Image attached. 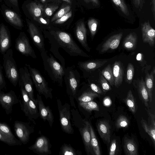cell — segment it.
Segmentation results:
<instances>
[{
	"label": "cell",
	"mask_w": 155,
	"mask_h": 155,
	"mask_svg": "<svg viewBox=\"0 0 155 155\" xmlns=\"http://www.w3.org/2000/svg\"><path fill=\"white\" fill-rule=\"evenodd\" d=\"M49 30L44 31V33L45 38L48 39L50 44L49 50L64 67L65 68V61L59 51L60 48L71 56L91 57L79 47L69 34L59 30Z\"/></svg>",
	"instance_id": "1"
},
{
	"label": "cell",
	"mask_w": 155,
	"mask_h": 155,
	"mask_svg": "<svg viewBox=\"0 0 155 155\" xmlns=\"http://www.w3.org/2000/svg\"><path fill=\"white\" fill-rule=\"evenodd\" d=\"M40 54L46 73L54 83L62 87L65 68L46 50Z\"/></svg>",
	"instance_id": "2"
},
{
	"label": "cell",
	"mask_w": 155,
	"mask_h": 155,
	"mask_svg": "<svg viewBox=\"0 0 155 155\" xmlns=\"http://www.w3.org/2000/svg\"><path fill=\"white\" fill-rule=\"evenodd\" d=\"M64 71V79L66 92L69 98L71 105L76 108L74 99L76 98L79 93L81 76L74 65L65 68Z\"/></svg>",
	"instance_id": "3"
},
{
	"label": "cell",
	"mask_w": 155,
	"mask_h": 155,
	"mask_svg": "<svg viewBox=\"0 0 155 155\" xmlns=\"http://www.w3.org/2000/svg\"><path fill=\"white\" fill-rule=\"evenodd\" d=\"M28 68L36 89L40 95H43L46 99L53 97L52 88L49 87L48 82L37 69L25 64Z\"/></svg>",
	"instance_id": "4"
},
{
	"label": "cell",
	"mask_w": 155,
	"mask_h": 155,
	"mask_svg": "<svg viewBox=\"0 0 155 155\" xmlns=\"http://www.w3.org/2000/svg\"><path fill=\"white\" fill-rule=\"evenodd\" d=\"M3 67L7 78L14 86L19 80V74L11 49L7 51L3 57Z\"/></svg>",
	"instance_id": "5"
},
{
	"label": "cell",
	"mask_w": 155,
	"mask_h": 155,
	"mask_svg": "<svg viewBox=\"0 0 155 155\" xmlns=\"http://www.w3.org/2000/svg\"><path fill=\"white\" fill-rule=\"evenodd\" d=\"M57 101L60 123L62 130L67 134H73L74 130L70 120L71 114L70 105L68 104L62 105L59 99H57Z\"/></svg>",
	"instance_id": "6"
},
{
	"label": "cell",
	"mask_w": 155,
	"mask_h": 155,
	"mask_svg": "<svg viewBox=\"0 0 155 155\" xmlns=\"http://www.w3.org/2000/svg\"><path fill=\"white\" fill-rule=\"evenodd\" d=\"M28 31L32 41L40 53L45 51L44 39L41 31L28 19L26 18Z\"/></svg>",
	"instance_id": "7"
},
{
	"label": "cell",
	"mask_w": 155,
	"mask_h": 155,
	"mask_svg": "<svg viewBox=\"0 0 155 155\" xmlns=\"http://www.w3.org/2000/svg\"><path fill=\"white\" fill-rule=\"evenodd\" d=\"M15 48L17 51L26 56H30L34 58H37L28 38L24 32H21L16 39Z\"/></svg>",
	"instance_id": "8"
},
{
	"label": "cell",
	"mask_w": 155,
	"mask_h": 155,
	"mask_svg": "<svg viewBox=\"0 0 155 155\" xmlns=\"http://www.w3.org/2000/svg\"><path fill=\"white\" fill-rule=\"evenodd\" d=\"M20 79L19 84L22 85L27 93L29 97L32 101L37 102L35 99L33 88V82L26 66L21 68L19 69Z\"/></svg>",
	"instance_id": "9"
},
{
	"label": "cell",
	"mask_w": 155,
	"mask_h": 155,
	"mask_svg": "<svg viewBox=\"0 0 155 155\" xmlns=\"http://www.w3.org/2000/svg\"><path fill=\"white\" fill-rule=\"evenodd\" d=\"M1 12L5 21L14 27L21 29L24 26L21 15L5 4L1 6Z\"/></svg>",
	"instance_id": "10"
},
{
	"label": "cell",
	"mask_w": 155,
	"mask_h": 155,
	"mask_svg": "<svg viewBox=\"0 0 155 155\" xmlns=\"http://www.w3.org/2000/svg\"><path fill=\"white\" fill-rule=\"evenodd\" d=\"M142 39L143 43L153 47L155 41V30L151 26L149 20L141 25Z\"/></svg>",
	"instance_id": "11"
},
{
	"label": "cell",
	"mask_w": 155,
	"mask_h": 155,
	"mask_svg": "<svg viewBox=\"0 0 155 155\" xmlns=\"http://www.w3.org/2000/svg\"><path fill=\"white\" fill-rule=\"evenodd\" d=\"M37 100L40 117L44 121L47 120L50 127H52L54 118L51 109L49 106H45L42 100L41 96L38 94H37Z\"/></svg>",
	"instance_id": "12"
},
{
	"label": "cell",
	"mask_w": 155,
	"mask_h": 155,
	"mask_svg": "<svg viewBox=\"0 0 155 155\" xmlns=\"http://www.w3.org/2000/svg\"><path fill=\"white\" fill-rule=\"evenodd\" d=\"M107 60H91L78 61V66L83 72L84 76L87 73L91 72L100 68L104 64Z\"/></svg>",
	"instance_id": "13"
},
{
	"label": "cell",
	"mask_w": 155,
	"mask_h": 155,
	"mask_svg": "<svg viewBox=\"0 0 155 155\" xmlns=\"http://www.w3.org/2000/svg\"><path fill=\"white\" fill-rule=\"evenodd\" d=\"M75 35L78 41L82 46L88 52H90L91 48L89 46L87 41V29L84 22L81 21L76 25Z\"/></svg>",
	"instance_id": "14"
},
{
	"label": "cell",
	"mask_w": 155,
	"mask_h": 155,
	"mask_svg": "<svg viewBox=\"0 0 155 155\" xmlns=\"http://www.w3.org/2000/svg\"><path fill=\"white\" fill-rule=\"evenodd\" d=\"M22 8L26 9L29 15L35 21L37 18L41 16L44 10L42 5L34 2H31L27 4L24 3Z\"/></svg>",
	"instance_id": "15"
},
{
	"label": "cell",
	"mask_w": 155,
	"mask_h": 155,
	"mask_svg": "<svg viewBox=\"0 0 155 155\" xmlns=\"http://www.w3.org/2000/svg\"><path fill=\"white\" fill-rule=\"evenodd\" d=\"M80 132L87 154L95 155L91 143V135L88 122L84 121V127L80 128Z\"/></svg>",
	"instance_id": "16"
},
{
	"label": "cell",
	"mask_w": 155,
	"mask_h": 155,
	"mask_svg": "<svg viewBox=\"0 0 155 155\" xmlns=\"http://www.w3.org/2000/svg\"><path fill=\"white\" fill-rule=\"evenodd\" d=\"M29 148L41 154H50L51 153L48 140L43 136L38 138L35 143Z\"/></svg>",
	"instance_id": "17"
},
{
	"label": "cell",
	"mask_w": 155,
	"mask_h": 155,
	"mask_svg": "<svg viewBox=\"0 0 155 155\" xmlns=\"http://www.w3.org/2000/svg\"><path fill=\"white\" fill-rule=\"evenodd\" d=\"M123 36V33L120 32L110 36L103 44L101 49V53H104L109 50H114L119 46Z\"/></svg>",
	"instance_id": "18"
},
{
	"label": "cell",
	"mask_w": 155,
	"mask_h": 155,
	"mask_svg": "<svg viewBox=\"0 0 155 155\" xmlns=\"http://www.w3.org/2000/svg\"><path fill=\"white\" fill-rule=\"evenodd\" d=\"M97 129L102 139L107 144L110 139V127L109 122L106 120H100L97 125Z\"/></svg>",
	"instance_id": "19"
},
{
	"label": "cell",
	"mask_w": 155,
	"mask_h": 155,
	"mask_svg": "<svg viewBox=\"0 0 155 155\" xmlns=\"http://www.w3.org/2000/svg\"><path fill=\"white\" fill-rule=\"evenodd\" d=\"M113 74L114 80V86L118 87L122 84L124 75V67L119 61H116L113 64Z\"/></svg>",
	"instance_id": "20"
},
{
	"label": "cell",
	"mask_w": 155,
	"mask_h": 155,
	"mask_svg": "<svg viewBox=\"0 0 155 155\" xmlns=\"http://www.w3.org/2000/svg\"><path fill=\"white\" fill-rule=\"evenodd\" d=\"M10 39L7 27L3 23L0 24V50L4 52L9 48Z\"/></svg>",
	"instance_id": "21"
},
{
	"label": "cell",
	"mask_w": 155,
	"mask_h": 155,
	"mask_svg": "<svg viewBox=\"0 0 155 155\" xmlns=\"http://www.w3.org/2000/svg\"><path fill=\"white\" fill-rule=\"evenodd\" d=\"M136 87L137 88L140 99L144 105L146 107H148L149 100L144 81L142 78L141 80H138L136 81Z\"/></svg>",
	"instance_id": "22"
},
{
	"label": "cell",
	"mask_w": 155,
	"mask_h": 155,
	"mask_svg": "<svg viewBox=\"0 0 155 155\" xmlns=\"http://www.w3.org/2000/svg\"><path fill=\"white\" fill-rule=\"evenodd\" d=\"M14 129L20 140L23 143H26L28 140L30 133L26 126L22 123L17 122L15 124Z\"/></svg>",
	"instance_id": "23"
},
{
	"label": "cell",
	"mask_w": 155,
	"mask_h": 155,
	"mask_svg": "<svg viewBox=\"0 0 155 155\" xmlns=\"http://www.w3.org/2000/svg\"><path fill=\"white\" fill-rule=\"evenodd\" d=\"M155 74V68L154 67L150 74H149L148 72L146 73L145 77L144 82L148 92L149 100L150 102H151L152 101Z\"/></svg>",
	"instance_id": "24"
},
{
	"label": "cell",
	"mask_w": 155,
	"mask_h": 155,
	"mask_svg": "<svg viewBox=\"0 0 155 155\" xmlns=\"http://www.w3.org/2000/svg\"><path fill=\"white\" fill-rule=\"evenodd\" d=\"M124 149L126 155H138L137 145L134 140L131 139L125 138L124 140Z\"/></svg>",
	"instance_id": "25"
},
{
	"label": "cell",
	"mask_w": 155,
	"mask_h": 155,
	"mask_svg": "<svg viewBox=\"0 0 155 155\" xmlns=\"http://www.w3.org/2000/svg\"><path fill=\"white\" fill-rule=\"evenodd\" d=\"M112 3L124 17L128 18L131 15L130 10L125 0H111Z\"/></svg>",
	"instance_id": "26"
},
{
	"label": "cell",
	"mask_w": 155,
	"mask_h": 155,
	"mask_svg": "<svg viewBox=\"0 0 155 155\" xmlns=\"http://www.w3.org/2000/svg\"><path fill=\"white\" fill-rule=\"evenodd\" d=\"M137 41V34L134 32L130 33L124 38L122 43L123 47L128 50H134Z\"/></svg>",
	"instance_id": "27"
},
{
	"label": "cell",
	"mask_w": 155,
	"mask_h": 155,
	"mask_svg": "<svg viewBox=\"0 0 155 155\" xmlns=\"http://www.w3.org/2000/svg\"><path fill=\"white\" fill-rule=\"evenodd\" d=\"M25 115L31 120L35 119L38 117L39 115L38 110L37 101L35 102L30 98Z\"/></svg>",
	"instance_id": "28"
},
{
	"label": "cell",
	"mask_w": 155,
	"mask_h": 155,
	"mask_svg": "<svg viewBox=\"0 0 155 155\" xmlns=\"http://www.w3.org/2000/svg\"><path fill=\"white\" fill-rule=\"evenodd\" d=\"M124 101L129 110L133 113H135L137 110V105L135 99L131 90L129 91Z\"/></svg>",
	"instance_id": "29"
},
{
	"label": "cell",
	"mask_w": 155,
	"mask_h": 155,
	"mask_svg": "<svg viewBox=\"0 0 155 155\" xmlns=\"http://www.w3.org/2000/svg\"><path fill=\"white\" fill-rule=\"evenodd\" d=\"M91 135V143L95 155H101V152L94 131L91 124L89 123Z\"/></svg>",
	"instance_id": "30"
},
{
	"label": "cell",
	"mask_w": 155,
	"mask_h": 155,
	"mask_svg": "<svg viewBox=\"0 0 155 155\" xmlns=\"http://www.w3.org/2000/svg\"><path fill=\"white\" fill-rule=\"evenodd\" d=\"M14 102V97L11 94H0V103L5 109H10Z\"/></svg>",
	"instance_id": "31"
},
{
	"label": "cell",
	"mask_w": 155,
	"mask_h": 155,
	"mask_svg": "<svg viewBox=\"0 0 155 155\" xmlns=\"http://www.w3.org/2000/svg\"><path fill=\"white\" fill-rule=\"evenodd\" d=\"M99 97L98 94L90 90L84 91L78 97L79 102H87L92 101L93 99Z\"/></svg>",
	"instance_id": "32"
},
{
	"label": "cell",
	"mask_w": 155,
	"mask_h": 155,
	"mask_svg": "<svg viewBox=\"0 0 155 155\" xmlns=\"http://www.w3.org/2000/svg\"><path fill=\"white\" fill-rule=\"evenodd\" d=\"M142 127L149 135L152 140L154 146L155 145V127L151 125L149 126L145 120L142 118L141 120Z\"/></svg>",
	"instance_id": "33"
},
{
	"label": "cell",
	"mask_w": 155,
	"mask_h": 155,
	"mask_svg": "<svg viewBox=\"0 0 155 155\" xmlns=\"http://www.w3.org/2000/svg\"><path fill=\"white\" fill-rule=\"evenodd\" d=\"M101 74L112 86H114V80L112 69L110 64H108L101 71Z\"/></svg>",
	"instance_id": "34"
},
{
	"label": "cell",
	"mask_w": 155,
	"mask_h": 155,
	"mask_svg": "<svg viewBox=\"0 0 155 155\" xmlns=\"http://www.w3.org/2000/svg\"><path fill=\"white\" fill-rule=\"evenodd\" d=\"M60 154L62 155H80L81 154V151L76 150L71 146L66 144L62 145Z\"/></svg>",
	"instance_id": "35"
},
{
	"label": "cell",
	"mask_w": 155,
	"mask_h": 155,
	"mask_svg": "<svg viewBox=\"0 0 155 155\" xmlns=\"http://www.w3.org/2000/svg\"><path fill=\"white\" fill-rule=\"evenodd\" d=\"M80 106L88 112L92 110L98 111L99 110L97 104L95 102L91 101L87 102H79Z\"/></svg>",
	"instance_id": "36"
},
{
	"label": "cell",
	"mask_w": 155,
	"mask_h": 155,
	"mask_svg": "<svg viewBox=\"0 0 155 155\" xmlns=\"http://www.w3.org/2000/svg\"><path fill=\"white\" fill-rule=\"evenodd\" d=\"M129 124L128 118L125 116L120 115L117 118L116 123L115 126L117 128L127 127Z\"/></svg>",
	"instance_id": "37"
},
{
	"label": "cell",
	"mask_w": 155,
	"mask_h": 155,
	"mask_svg": "<svg viewBox=\"0 0 155 155\" xmlns=\"http://www.w3.org/2000/svg\"><path fill=\"white\" fill-rule=\"evenodd\" d=\"M87 24L92 38H93L97 32L98 21L95 19L91 18L88 20Z\"/></svg>",
	"instance_id": "38"
},
{
	"label": "cell",
	"mask_w": 155,
	"mask_h": 155,
	"mask_svg": "<svg viewBox=\"0 0 155 155\" xmlns=\"http://www.w3.org/2000/svg\"><path fill=\"white\" fill-rule=\"evenodd\" d=\"M21 91L23 100V110L25 114H26L30 97L23 87L20 85Z\"/></svg>",
	"instance_id": "39"
},
{
	"label": "cell",
	"mask_w": 155,
	"mask_h": 155,
	"mask_svg": "<svg viewBox=\"0 0 155 155\" xmlns=\"http://www.w3.org/2000/svg\"><path fill=\"white\" fill-rule=\"evenodd\" d=\"M134 71L133 65L131 63L128 64L126 78V82L129 84H131L133 80Z\"/></svg>",
	"instance_id": "40"
},
{
	"label": "cell",
	"mask_w": 155,
	"mask_h": 155,
	"mask_svg": "<svg viewBox=\"0 0 155 155\" xmlns=\"http://www.w3.org/2000/svg\"><path fill=\"white\" fill-rule=\"evenodd\" d=\"M5 4L20 15L18 0H4Z\"/></svg>",
	"instance_id": "41"
},
{
	"label": "cell",
	"mask_w": 155,
	"mask_h": 155,
	"mask_svg": "<svg viewBox=\"0 0 155 155\" xmlns=\"http://www.w3.org/2000/svg\"><path fill=\"white\" fill-rule=\"evenodd\" d=\"M70 9L71 7L69 5L66 6L61 8L54 14L51 19V22H53L56 20L61 17L69 12Z\"/></svg>",
	"instance_id": "42"
},
{
	"label": "cell",
	"mask_w": 155,
	"mask_h": 155,
	"mask_svg": "<svg viewBox=\"0 0 155 155\" xmlns=\"http://www.w3.org/2000/svg\"><path fill=\"white\" fill-rule=\"evenodd\" d=\"M99 81L101 85L104 92H106L111 89L107 81L101 74H100V75Z\"/></svg>",
	"instance_id": "43"
},
{
	"label": "cell",
	"mask_w": 155,
	"mask_h": 155,
	"mask_svg": "<svg viewBox=\"0 0 155 155\" xmlns=\"http://www.w3.org/2000/svg\"><path fill=\"white\" fill-rule=\"evenodd\" d=\"M0 140L9 145H13L18 144V143L14 139V138L6 136L0 132Z\"/></svg>",
	"instance_id": "44"
},
{
	"label": "cell",
	"mask_w": 155,
	"mask_h": 155,
	"mask_svg": "<svg viewBox=\"0 0 155 155\" xmlns=\"http://www.w3.org/2000/svg\"><path fill=\"white\" fill-rule=\"evenodd\" d=\"M0 132L4 134L14 138V136L10 128L6 124L0 123Z\"/></svg>",
	"instance_id": "45"
},
{
	"label": "cell",
	"mask_w": 155,
	"mask_h": 155,
	"mask_svg": "<svg viewBox=\"0 0 155 155\" xmlns=\"http://www.w3.org/2000/svg\"><path fill=\"white\" fill-rule=\"evenodd\" d=\"M72 15V12L71 11H70L61 17L54 21L53 23L55 24H62L71 18Z\"/></svg>",
	"instance_id": "46"
},
{
	"label": "cell",
	"mask_w": 155,
	"mask_h": 155,
	"mask_svg": "<svg viewBox=\"0 0 155 155\" xmlns=\"http://www.w3.org/2000/svg\"><path fill=\"white\" fill-rule=\"evenodd\" d=\"M58 8V6L57 5H48L45 7V9H44V12L47 16H50Z\"/></svg>",
	"instance_id": "47"
},
{
	"label": "cell",
	"mask_w": 155,
	"mask_h": 155,
	"mask_svg": "<svg viewBox=\"0 0 155 155\" xmlns=\"http://www.w3.org/2000/svg\"><path fill=\"white\" fill-rule=\"evenodd\" d=\"M117 145L116 140L113 139L110 144L109 154L115 155L117 154Z\"/></svg>",
	"instance_id": "48"
},
{
	"label": "cell",
	"mask_w": 155,
	"mask_h": 155,
	"mask_svg": "<svg viewBox=\"0 0 155 155\" xmlns=\"http://www.w3.org/2000/svg\"><path fill=\"white\" fill-rule=\"evenodd\" d=\"M134 7L139 10H141L145 3V0H132Z\"/></svg>",
	"instance_id": "49"
},
{
	"label": "cell",
	"mask_w": 155,
	"mask_h": 155,
	"mask_svg": "<svg viewBox=\"0 0 155 155\" xmlns=\"http://www.w3.org/2000/svg\"><path fill=\"white\" fill-rule=\"evenodd\" d=\"M87 4H91L94 8H99L101 5L100 0H84Z\"/></svg>",
	"instance_id": "50"
},
{
	"label": "cell",
	"mask_w": 155,
	"mask_h": 155,
	"mask_svg": "<svg viewBox=\"0 0 155 155\" xmlns=\"http://www.w3.org/2000/svg\"><path fill=\"white\" fill-rule=\"evenodd\" d=\"M90 86L92 91L97 94H103L102 90L98 86L94 83H91Z\"/></svg>",
	"instance_id": "51"
},
{
	"label": "cell",
	"mask_w": 155,
	"mask_h": 155,
	"mask_svg": "<svg viewBox=\"0 0 155 155\" xmlns=\"http://www.w3.org/2000/svg\"><path fill=\"white\" fill-rule=\"evenodd\" d=\"M35 21L40 24L46 25H48L49 23V20L45 19L42 17L41 16L37 18Z\"/></svg>",
	"instance_id": "52"
},
{
	"label": "cell",
	"mask_w": 155,
	"mask_h": 155,
	"mask_svg": "<svg viewBox=\"0 0 155 155\" xmlns=\"http://www.w3.org/2000/svg\"><path fill=\"white\" fill-rule=\"evenodd\" d=\"M147 112L151 119V125L155 127V116L154 114H152L149 110L146 109Z\"/></svg>",
	"instance_id": "53"
},
{
	"label": "cell",
	"mask_w": 155,
	"mask_h": 155,
	"mask_svg": "<svg viewBox=\"0 0 155 155\" xmlns=\"http://www.w3.org/2000/svg\"><path fill=\"white\" fill-rule=\"evenodd\" d=\"M103 104L105 106H109L111 104V101L109 97H106L104 100Z\"/></svg>",
	"instance_id": "54"
},
{
	"label": "cell",
	"mask_w": 155,
	"mask_h": 155,
	"mask_svg": "<svg viewBox=\"0 0 155 155\" xmlns=\"http://www.w3.org/2000/svg\"><path fill=\"white\" fill-rule=\"evenodd\" d=\"M151 11L154 19H155V0H151Z\"/></svg>",
	"instance_id": "55"
},
{
	"label": "cell",
	"mask_w": 155,
	"mask_h": 155,
	"mask_svg": "<svg viewBox=\"0 0 155 155\" xmlns=\"http://www.w3.org/2000/svg\"><path fill=\"white\" fill-rule=\"evenodd\" d=\"M3 82V79L0 69V85H2Z\"/></svg>",
	"instance_id": "56"
},
{
	"label": "cell",
	"mask_w": 155,
	"mask_h": 155,
	"mask_svg": "<svg viewBox=\"0 0 155 155\" xmlns=\"http://www.w3.org/2000/svg\"><path fill=\"white\" fill-rule=\"evenodd\" d=\"M69 4H71L72 0H62Z\"/></svg>",
	"instance_id": "57"
},
{
	"label": "cell",
	"mask_w": 155,
	"mask_h": 155,
	"mask_svg": "<svg viewBox=\"0 0 155 155\" xmlns=\"http://www.w3.org/2000/svg\"><path fill=\"white\" fill-rule=\"evenodd\" d=\"M41 2L42 3H44L45 2L46 0H40Z\"/></svg>",
	"instance_id": "58"
},
{
	"label": "cell",
	"mask_w": 155,
	"mask_h": 155,
	"mask_svg": "<svg viewBox=\"0 0 155 155\" xmlns=\"http://www.w3.org/2000/svg\"><path fill=\"white\" fill-rule=\"evenodd\" d=\"M3 1V0H0V2H2V1Z\"/></svg>",
	"instance_id": "59"
},
{
	"label": "cell",
	"mask_w": 155,
	"mask_h": 155,
	"mask_svg": "<svg viewBox=\"0 0 155 155\" xmlns=\"http://www.w3.org/2000/svg\"></svg>",
	"instance_id": "60"
}]
</instances>
